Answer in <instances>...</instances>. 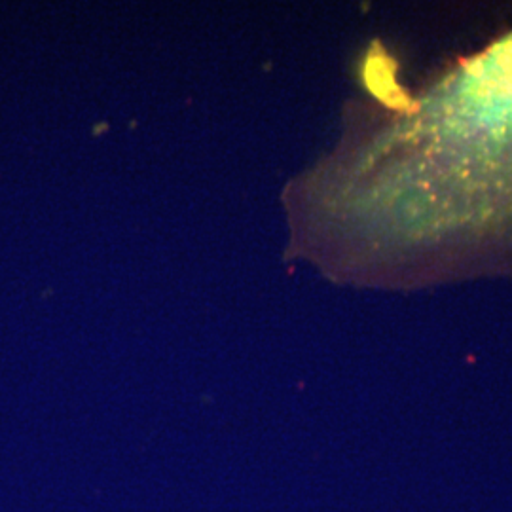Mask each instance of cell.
Here are the masks:
<instances>
[{
  "instance_id": "obj_1",
  "label": "cell",
  "mask_w": 512,
  "mask_h": 512,
  "mask_svg": "<svg viewBox=\"0 0 512 512\" xmlns=\"http://www.w3.org/2000/svg\"><path fill=\"white\" fill-rule=\"evenodd\" d=\"M387 150L395 156L389 186L484 183L512 165V37L495 44L442 82L420 109L393 129Z\"/></svg>"
}]
</instances>
